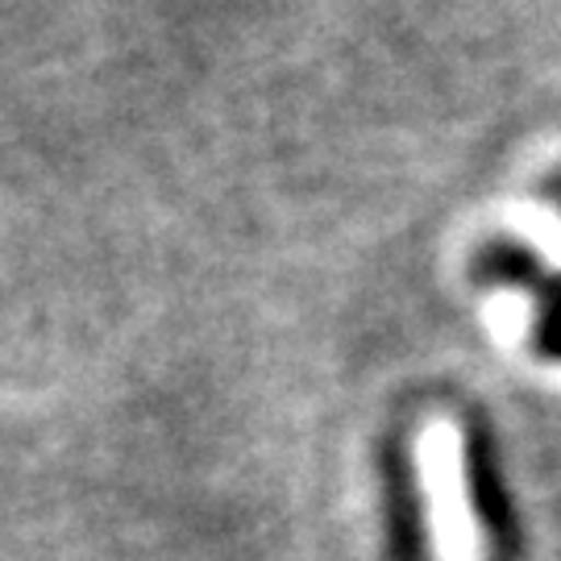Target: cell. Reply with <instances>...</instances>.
Instances as JSON below:
<instances>
[{"label": "cell", "instance_id": "6da1fadb", "mask_svg": "<svg viewBox=\"0 0 561 561\" xmlns=\"http://www.w3.org/2000/svg\"><path fill=\"white\" fill-rule=\"evenodd\" d=\"M528 291L541 296V324H537V350L545 358H561V279L558 275H541L528 283Z\"/></svg>", "mask_w": 561, "mask_h": 561}]
</instances>
